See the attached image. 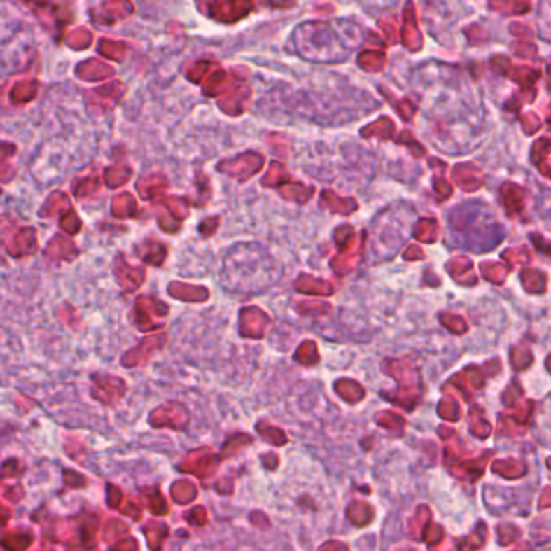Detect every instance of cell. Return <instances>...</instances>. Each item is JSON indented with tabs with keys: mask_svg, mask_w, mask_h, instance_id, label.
I'll list each match as a JSON object with an SVG mask.
<instances>
[{
	"mask_svg": "<svg viewBox=\"0 0 551 551\" xmlns=\"http://www.w3.org/2000/svg\"><path fill=\"white\" fill-rule=\"evenodd\" d=\"M215 65H217V62L209 60V59L191 62V64H186L185 67H183V75L186 76V80L190 83H194V85L201 86L202 81L206 80L209 73L214 70Z\"/></svg>",
	"mask_w": 551,
	"mask_h": 551,
	"instance_id": "obj_35",
	"label": "cell"
},
{
	"mask_svg": "<svg viewBox=\"0 0 551 551\" xmlns=\"http://www.w3.org/2000/svg\"><path fill=\"white\" fill-rule=\"evenodd\" d=\"M133 175H134L133 167L128 164H123V162H118V164L109 165L104 169L102 180H104V185H106L109 190H117V188L127 185L131 178H133Z\"/></svg>",
	"mask_w": 551,
	"mask_h": 551,
	"instance_id": "obj_28",
	"label": "cell"
},
{
	"mask_svg": "<svg viewBox=\"0 0 551 551\" xmlns=\"http://www.w3.org/2000/svg\"><path fill=\"white\" fill-rule=\"evenodd\" d=\"M170 307L169 304L162 301L160 298L144 295L138 296L133 306V314H131V320H133L134 327L141 330V332H149V330H155L162 327L160 319H165L169 316Z\"/></svg>",
	"mask_w": 551,
	"mask_h": 551,
	"instance_id": "obj_8",
	"label": "cell"
},
{
	"mask_svg": "<svg viewBox=\"0 0 551 551\" xmlns=\"http://www.w3.org/2000/svg\"><path fill=\"white\" fill-rule=\"evenodd\" d=\"M295 290L298 293H301V295L328 298L337 293V286H335V283L330 280H323V278H317L314 275L301 274L295 281Z\"/></svg>",
	"mask_w": 551,
	"mask_h": 551,
	"instance_id": "obj_19",
	"label": "cell"
},
{
	"mask_svg": "<svg viewBox=\"0 0 551 551\" xmlns=\"http://www.w3.org/2000/svg\"><path fill=\"white\" fill-rule=\"evenodd\" d=\"M128 44L125 41L112 39V38H101L97 44V52L99 55H102L104 59L112 60V62H120L125 60V57L128 54Z\"/></svg>",
	"mask_w": 551,
	"mask_h": 551,
	"instance_id": "obj_32",
	"label": "cell"
},
{
	"mask_svg": "<svg viewBox=\"0 0 551 551\" xmlns=\"http://www.w3.org/2000/svg\"><path fill=\"white\" fill-rule=\"evenodd\" d=\"M490 8H495V10H498V12H501L503 15H522L524 12H529L530 4H524V2H512V4L491 2Z\"/></svg>",
	"mask_w": 551,
	"mask_h": 551,
	"instance_id": "obj_48",
	"label": "cell"
},
{
	"mask_svg": "<svg viewBox=\"0 0 551 551\" xmlns=\"http://www.w3.org/2000/svg\"><path fill=\"white\" fill-rule=\"evenodd\" d=\"M220 227V217L218 215H211V217L204 218L201 223H199V235H201L202 239L212 238V236L217 233V230Z\"/></svg>",
	"mask_w": 551,
	"mask_h": 551,
	"instance_id": "obj_49",
	"label": "cell"
},
{
	"mask_svg": "<svg viewBox=\"0 0 551 551\" xmlns=\"http://www.w3.org/2000/svg\"><path fill=\"white\" fill-rule=\"evenodd\" d=\"M25 7L31 8L44 25H52L57 33H60L67 25L71 23L73 12L68 5L64 4H46V2H36V4H25Z\"/></svg>",
	"mask_w": 551,
	"mask_h": 551,
	"instance_id": "obj_12",
	"label": "cell"
},
{
	"mask_svg": "<svg viewBox=\"0 0 551 551\" xmlns=\"http://www.w3.org/2000/svg\"><path fill=\"white\" fill-rule=\"evenodd\" d=\"M501 197L509 215H517L524 209V190L514 183H505L501 186Z\"/></svg>",
	"mask_w": 551,
	"mask_h": 551,
	"instance_id": "obj_34",
	"label": "cell"
},
{
	"mask_svg": "<svg viewBox=\"0 0 551 551\" xmlns=\"http://www.w3.org/2000/svg\"><path fill=\"white\" fill-rule=\"evenodd\" d=\"M197 10L212 22L220 25H235L248 18L256 10V4L249 0H206L197 2Z\"/></svg>",
	"mask_w": 551,
	"mask_h": 551,
	"instance_id": "obj_4",
	"label": "cell"
},
{
	"mask_svg": "<svg viewBox=\"0 0 551 551\" xmlns=\"http://www.w3.org/2000/svg\"><path fill=\"white\" fill-rule=\"evenodd\" d=\"M480 270L484 274L485 280L495 283V285H503L506 281L509 269L498 262H482Z\"/></svg>",
	"mask_w": 551,
	"mask_h": 551,
	"instance_id": "obj_45",
	"label": "cell"
},
{
	"mask_svg": "<svg viewBox=\"0 0 551 551\" xmlns=\"http://www.w3.org/2000/svg\"><path fill=\"white\" fill-rule=\"evenodd\" d=\"M293 38L299 55L309 60H325L323 54L338 52V38L327 23L307 22L299 25Z\"/></svg>",
	"mask_w": 551,
	"mask_h": 551,
	"instance_id": "obj_2",
	"label": "cell"
},
{
	"mask_svg": "<svg viewBox=\"0 0 551 551\" xmlns=\"http://www.w3.org/2000/svg\"><path fill=\"white\" fill-rule=\"evenodd\" d=\"M332 311V304L322 299H301L296 302V312L306 317H320Z\"/></svg>",
	"mask_w": 551,
	"mask_h": 551,
	"instance_id": "obj_39",
	"label": "cell"
},
{
	"mask_svg": "<svg viewBox=\"0 0 551 551\" xmlns=\"http://www.w3.org/2000/svg\"><path fill=\"white\" fill-rule=\"evenodd\" d=\"M382 92L383 96H385L388 101L391 102L393 109L396 110L398 113H400V117L404 120V122H409V120H412V115L416 113L417 106H414L412 102H409L407 99H404V101H398V99H393V96L390 92H388V89L382 88Z\"/></svg>",
	"mask_w": 551,
	"mask_h": 551,
	"instance_id": "obj_47",
	"label": "cell"
},
{
	"mask_svg": "<svg viewBox=\"0 0 551 551\" xmlns=\"http://www.w3.org/2000/svg\"><path fill=\"white\" fill-rule=\"evenodd\" d=\"M521 280L524 283V288L529 293H543L547 290V275L542 270L535 269H526L522 270Z\"/></svg>",
	"mask_w": 551,
	"mask_h": 551,
	"instance_id": "obj_41",
	"label": "cell"
},
{
	"mask_svg": "<svg viewBox=\"0 0 551 551\" xmlns=\"http://www.w3.org/2000/svg\"><path fill=\"white\" fill-rule=\"evenodd\" d=\"M191 207L202 209L212 199V183L206 173L197 172L194 176V196H185Z\"/></svg>",
	"mask_w": 551,
	"mask_h": 551,
	"instance_id": "obj_31",
	"label": "cell"
},
{
	"mask_svg": "<svg viewBox=\"0 0 551 551\" xmlns=\"http://www.w3.org/2000/svg\"><path fill=\"white\" fill-rule=\"evenodd\" d=\"M243 80V78H236L235 73L227 71L225 68L217 64L214 67V70L209 73L206 80L202 81V94L207 97H222L225 92L236 83Z\"/></svg>",
	"mask_w": 551,
	"mask_h": 551,
	"instance_id": "obj_16",
	"label": "cell"
},
{
	"mask_svg": "<svg viewBox=\"0 0 551 551\" xmlns=\"http://www.w3.org/2000/svg\"><path fill=\"white\" fill-rule=\"evenodd\" d=\"M414 238L421 243H435L438 238V223L435 218H422L414 228Z\"/></svg>",
	"mask_w": 551,
	"mask_h": 551,
	"instance_id": "obj_42",
	"label": "cell"
},
{
	"mask_svg": "<svg viewBox=\"0 0 551 551\" xmlns=\"http://www.w3.org/2000/svg\"><path fill=\"white\" fill-rule=\"evenodd\" d=\"M15 152H17V146L12 144V143H7V141H4L2 143V173H0V178H2V183L4 185H7L15 178L17 175V170H15V167H12L8 164L10 159H13L15 157Z\"/></svg>",
	"mask_w": 551,
	"mask_h": 551,
	"instance_id": "obj_44",
	"label": "cell"
},
{
	"mask_svg": "<svg viewBox=\"0 0 551 551\" xmlns=\"http://www.w3.org/2000/svg\"><path fill=\"white\" fill-rule=\"evenodd\" d=\"M403 44L411 52H417L422 47V34L419 31L417 18L414 13V5L407 4L404 8V25H403Z\"/></svg>",
	"mask_w": 551,
	"mask_h": 551,
	"instance_id": "obj_24",
	"label": "cell"
},
{
	"mask_svg": "<svg viewBox=\"0 0 551 551\" xmlns=\"http://www.w3.org/2000/svg\"><path fill=\"white\" fill-rule=\"evenodd\" d=\"M453 178L464 191H477L484 185V173L474 164H459L453 169Z\"/></svg>",
	"mask_w": 551,
	"mask_h": 551,
	"instance_id": "obj_26",
	"label": "cell"
},
{
	"mask_svg": "<svg viewBox=\"0 0 551 551\" xmlns=\"http://www.w3.org/2000/svg\"><path fill=\"white\" fill-rule=\"evenodd\" d=\"M380 25H382V28L385 29V33H386L388 44L396 43V31H395V26H393L391 20H382Z\"/></svg>",
	"mask_w": 551,
	"mask_h": 551,
	"instance_id": "obj_59",
	"label": "cell"
},
{
	"mask_svg": "<svg viewBox=\"0 0 551 551\" xmlns=\"http://www.w3.org/2000/svg\"><path fill=\"white\" fill-rule=\"evenodd\" d=\"M280 265L265 248L257 243L236 244L225 256L222 280L236 293H260L280 278Z\"/></svg>",
	"mask_w": 551,
	"mask_h": 551,
	"instance_id": "obj_1",
	"label": "cell"
},
{
	"mask_svg": "<svg viewBox=\"0 0 551 551\" xmlns=\"http://www.w3.org/2000/svg\"><path fill=\"white\" fill-rule=\"evenodd\" d=\"M272 319L260 307L248 306L239 312V332L249 338H262L269 328Z\"/></svg>",
	"mask_w": 551,
	"mask_h": 551,
	"instance_id": "obj_14",
	"label": "cell"
},
{
	"mask_svg": "<svg viewBox=\"0 0 551 551\" xmlns=\"http://www.w3.org/2000/svg\"><path fill=\"white\" fill-rule=\"evenodd\" d=\"M134 13V5L131 2H101L89 8V18L97 28H113L123 20Z\"/></svg>",
	"mask_w": 551,
	"mask_h": 551,
	"instance_id": "obj_10",
	"label": "cell"
},
{
	"mask_svg": "<svg viewBox=\"0 0 551 551\" xmlns=\"http://www.w3.org/2000/svg\"><path fill=\"white\" fill-rule=\"evenodd\" d=\"M249 99V86L238 81L218 99V109L222 110L225 115H230V117H241V115L246 112V109H248Z\"/></svg>",
	"mask_w": 551,
	"mask_h": 551,
	"instance_id": "obj_15",
	"label": "cell"
},
{
	"mask_svg": "<svg viewBox=\"0 0 551 551\" xmlns=\"http://www.w3.org/2000/svg\"><path fill=\"white\" fill-rule=\"evenodd\" d=\"M511 33L514 36H517V38H522V36H532V31H530L529 28H522V25H519V23L511 25Z\"/></svg>",
	"mask_w": 551,
	"mask_h": 551,
	"instance_id": "obj_61",
	"label": "cell"
},
{
	"mask_svg": "<svg viewBox=\"0 0 551 551\" xmlns=\"http://www.w3.org/2000/svg\"><path fill=\"white\" fill-rule=\"evenodd\" d=\"M167 190H169V180L162 172H151L136 181V191L139 193L141 199L151 204L164 197Z\"/></svg>",
	"mask_w": 551,
	"mask_h": 551,
	"instance_id": "obj_17",
	"label": "cell"
},
{
	"mask_svg": "<svg viewBox=\"0 0 551 551\" xmlns=\"http://www.w3.org/2000/svg\"><path fill=\"white\" fill-rule=\"evenodd\" d=\"M71 199L65 191H52L49 196H47L46 201L43 202V206L39 207L38 215L41 218H50L55 217V215H60L67 212L68 209H71Z\"/></svg>",
	"mask_w": 551,
	"mask_h": 551,
	"instance_id": "obj_27",
	"label": "cell"
},
{
	"mask_svg": "<svg viewBox=\"0 0 551 551\" xmlns=\"http://www.w3.org/2000/svg\"><path fill=\"white\" fill-rule=\"evenodd\" d=\"M530 239H532V243L535 244V248H537L540 253L551 256V243L543 238L542 235L538 233H532L530 235Z\"/></svg>",
	"mask_w": 551,
	"mask_h": 551,
	"instance_id": "obj_58",
	"label": "cell"
},
{
	"mask_svg": "<svg viewBox=\"0 0 551 551\" xmlns=\"http://www.w3.org/2000/svg\"><path fill=\"white\" fill-rule=\"evenodd\" d=\"M503 259L509 262V269L514 264H521V262H529L530 260V253L526 248H519V249H506L505 253L501 254Z\"/></svg>",
	"mask_w": 551,
	"mask_h": 551,
	"instance_id": "obj_51",
	"label": "cell"
},
{
	"mask_svg": "<svg viewBox=\"0 0 551 551\" xmlns=\"http://www.w3.org/2000/svg\"><path fill=\"white\" fill-rule=\"evenodd\" d=\"M136 253L144 264L152 267H162L169 257V244L157 238H146L139 246H136Z\"/></svg>",
	"mask_w": 551,
	"mask_h": 551,
	"instance_id": "obj_20",
	"label": "cell"
},
{
	"mask_svg": "<svg viewBox=\"0 0 551 551\" xmlns=\"http://www.w3.org/2000/svg\"><path fill=\"white\" fill-rule=\"evenodd\" d=\"M319 206L330 214L343 215V217L353 215L359 209L358 201L354 197H341L332 190H323L320 193Z\"/></svg>",
	"mask_w": 551,
	"mask_h": 551,
	"instance_id": "obj_22",
	"label": "cell"
},
{
	"mask_svg": "<svg viewBox=\"0 0 551 551\" xmlns=\"http://www.w3.org/2000/svg\"><path fill=\"white\" fill-rule=\"evenodd\" d=\"M333 239L343 254L356 253V232L351 225H341L335 230Z\"/></svg>",
	"mask_w": 551,
	"mask_h": 551,
	"instance_id": "obj_40",
	"label": "cell"
},
{
	"mask_svg": "<svg viewBox=\"0 0 551 551\" xmlns=\"http://www.w3.org/2000/svg\"><path fill=\"white\" fill-rule=\"evenodd\" d=\"M101 186H102V181H101V178H99L96 170L86 173V175L78 176L71 181L73 196H75L78 201H83V199L91 197V196H94V194H97L99 190H101Z\"/></svg>",
	"mask_w": 551,
	"mask_h": 551,
	"instance_id": "obj_29",
	"label": "cell"
},
{
	"mask_svg": "<svg viewBox=\"0 0 551 551\" xmlns=\"http://www.w3.org/2000/svg\"><path fill=\"white\" fill-rule=\"evenodd\" d=\"M398 143L404 144V146H409V148H411V151H412L414 157H424L425 154H427V151H425L424 146L419 144L417 141L412 138V134L409 133V131H403L400 138H398Z\"/></svg>",
	"mask_w": 551,
	"mask_h": 551,
	"instance_id": "obj_53",
	"label": "cell"
},
{
	"mask_svg": "<svg viewBox=\"0 0 551 551\" xmlns=\"http://www.w3.org/2000/svg\"><path fill=\"white\" fill-rule=\"evenodd\" d=\"M4 249L13 259H25L38 253L39 239L34 227H18L12 223V230L2 227Z\"/></svg>",
	"mask_w": 551,
	"mask_h": 551,
	"instance_id": "obj_9",
	"label": "cell"
},
{
	"mask_svg": "<svg viewBox=\"0 0 551 551\" xmlns=\"http://www.w3.org/2000/svg\"><path fill=\"white\" fill-rule=\"evenodd\" d=\"M508 76L516 83H519V85L522 86V91L530 92L532 96H535L533 85L540 76L538 70H533V68L530 67H512L511 70L508 71Z\"/></svg>",
	"mask_w": 551,
	"mask_h": 551,
	"instance_id": "obj_36",
	"label": "cell"
},
{
	"mask_svg": "<svg viewBox=\"0 0 551 551\" xmlns=\"http://www.w3.org/2000/svg\"><path fill=\"white\" fill-rule=\"evenodd\" d=\"M59 228L68 236H76L83 230V220L78 212L75 211V207L68 209L67 212H64L59 217Z\"/></svg>",
	"mask_w": 551,
	"mask_h": 551,
	"instance_id": "obj_43",
	"label": "cell"
},
{
	"mask_svg": "<svg viewBox=\"0 0 551 551\" xmlns=\"http://www.w3.org/2000/svg\"><path fill=\"white\" fill-rule=\"evenodd\" d=\"M395 122L390 117H382L379 120H375L374 123L367 125L361 130V136L364 139H372V138H379V139H391L395 136Z\"/></svg>",
	"mask_w": 551,
	"mask_h": 551,
	"instance_id": "obj_33",
	"label": "cell"
},
{
	"mask_svg": "<svg viewBox=\"0 0 551 551\" xmlns=\"http://www.w3.org/2000/svg\"><path fill=\"white\" fill-rule=\"evenodd\" d=\"M548 123H550V125H551V117H550V118H548Z\"/></svg>",
	"mask_w": 551,
	"mask_h": 551,
	"instance_id": "obj_64",
	"label": "cell"
},
{
	"mask_svg": "<svg viewBox=\"0 0 551 551\" xmlns=\"http://www.w3.org/2000/svg\"><path fill=\"white\" fill-rule=\"evenodd\" d=\"M521 122H522V127H524V130H526L527 134H533L535 131H538L540 127H542V122H540V118L535 113L524 115V117L521 118Z\"/></svg>",
	"mask_w": 551,
	"mask_h": 551,
	"instance_id": "obj_55",
	"label": "cell"
},
{
	"mask_svg": "<svg viewBox=\"0 0 551 551\" xmlns=\"http://www.w3.org/2000/svg\"><path fill=\"white\" fill-rule=\"evenodd\" d=\"M46 260L52 265L64 264V262H73L80 256V249L64 233H57L49 239V243L43 251Z\"/></svg>",
	"mask_w": 551,
	"mask_h": 551,
	"instance_id": "obj_13",
	"label": "cell"
},
{
	"mask_svg": "<svg viewBox=\"0 0 551 551\" xmlns=\"http://www.w3.org/2000/svg\"><path fill=\"white\" fill-rule=\"evenodd\" d=\"M125 92H127V89H125L123 83L112 80L102 86L85 89L83 99H85L89 113L94 115V117H99V115H107L112 112L123 99Z\"/></svg>",
	"mask_w": 551,
	"mask_h": 551,
	"instance_id": "obj_7",
	"label": "cell"
},
{
	"mask_svg": "<svg viewBox=\"0 0 551 551\" xmlns=\"http://www.w3.org/2000/svg\"><path fill=\"white\" fill-rule=\"evenodd\" d=\"M113 277L117 280V285L122 288L125 293H134L138 291L143 283L148 278V270L143 265H131L128 260L125 259L122 253L115 256L112 264Z\"/></svg>",
	"mask_w": 551,
	"mask_h": 551,
	"instance_id": "obj_11",
	"label": "cell"
},
{
	"mask_svg": "<svg viewBox=\"0 0 551 551\" xmlns=\"http://www.w3.org/2000/svg\"><path fill=\"white\" fill-rule=\"evenodd\" d=\"M39 88L41 85L36 78H29V80L25 78V80L15 81L8 91L10 102H12V106H26L38 97Z\"/></svg>",
	"mask_w": 551,
	"mask_h": 551,
	"instance_id": "obj_25",
	"label": "cell"
},
{
	"mask_svg": "<svg viewBox=\"0 0 551 551\" xmlns=\"http://www.w3.org/2000/svg\"><path fill=\"white\" fill-rule=\"evenodd\" d=\"M94 34L92 31H89L85 26H80V28L73 29L68 33L64 38V43L67 47H70L71 50H86L92 46Z\"/></svg>",
	"mask_w": 551,
	"mask_h": 551,
	"instance_id": "obj_37",
	"label": "cell"
},
{
	"mask_svg": "<svg viewBox=\"0 0 551 551\" xmlns=\"http://www.w3.org/2000/svg\"><path fill=\"white\" fill-rule=\"evenodd\" d=\"M514 50H516L517 57H524V59H529V60L537 59V47L529 43H517L516 47H514Z\"/></svg>",
	"mask_w": 551,
	"mask_h": 551,
	"instance_id": "obj_56",
	"label": "cell"
},
{
	"mask_svg": "<svg viewBox=\"0 0 551 551\" xmlns=\"http://www.w3.org/2000/svg\"><path fill=\"white\" fill-rule=\"evenodd\" d=\"M110 214H112V217L117 220L138 218L141 214V209L133 194L128 191H123L120 194H115L112 197V202H110Z\"/></svg>",
	"mask_w": 551,
	"mask_h": 551,
	"instance_id": "obj_23",
	"label": "cell"
},
{
	"mask_svg": "<svg viewBox=\"0 0 551 551\" xmlns=\"http://www.w3.org/2000/svg\"><path fill=\"white\" fill-rule=\"evenodd\" d=\"M480 29H482L480 26H477V25H475V26H472V31H480ZM475 36H477V34H470V36H469L472 43H474V41H475ZM480 36H482V38H485V33H480Z\"/></svg>",
	"mask_w": 551,
	"mask_h": 551,
	"instance_id": "obj_62",
	"label": "cell"
},
{
	"mask_svg": "<svg viewBox=\"0 0 551 551\" xmlns=\"http://www.w3.org/2000/svg\"><path fill=\"white\" fill-rule=\"evenodd\" d=\"M260 186L267 190H275L283 201L298 204V206H306L316 193L314 186L304 185L302 181L293 178L285 164L278 160H274L269 165V170L260 178Z\"/></svg>",
	"mask_w": 551,
	"mask_h": 551,
	"instance_id": "obj_3",
	"label": "cell"
},
{
	"mask_svg": "<svg viewBox=\"0 0 551 551\" xmlns=\"http://www.w3.org/2000/svg\"><path fill=\"white\" fill-rule=\"evenodd\" d=\"M157 209V223L162 232L169 235H176L180 232L185 220L190 217V202L186 197L165 194L164 197L152 202Z\"/></svg>",
	"mask_w": 551,
	"mask_h": 551,
	"instance_id": "obj_5",
	"label": "cell"
},
{
	"mask_svg": "<svg viewBox=\"0 0 551 551\" xmlns=\"http://www.w3.org/2000/svg\"><path fill=\"white\" fill-rule=\"evenodd\" d=\"M167 293L176 301L183 302H206L211 298V290L204 285H191L185 281H172L169 283Z\"/></svg>",
	"mask_w": 551,
	"mask_h": 551,
	"instance_id": "obj_18",
	"label": "cell"
},
{
	"mask_svg": "<svg viewBox=\"0 0 551 551\" xmlns=\"http://www.w3.org/2000/svg\"><path fill=\"white\" fill-rule=\"evenodd\" d=\"M446 269H448L449 275L461 285L474 286L477 283V277L474 275V264L467 257H456V259L449 260L446 264Z\"/></svg>",
	"mask_w": 551,
	"mask_h": 551,
	"instance_id": "obj_30",
	"label": "cell"
},
{
	"mask_svg": "<svg viewBox=\"0 0 551 551\" xmlns=\"http://www.w3.org/2000/svg\"><path fill=\"white\" fill-rule=\"evenodd\" d=\"M550 151H551V139L540 138L532 148V160L537 165H542L543 159L548 155Z\"/></svg>",
	"mask_w": 551,
	"mask_h": 551,
	"instance_id": "obj_50",
	"label": "cell"
},
{
	"mask_svg": "<svg viewBox=\"0 0 551 551\" xmlns=\"http://www.w3.org/2000/svg\"><path fill=\"white\" fill-rule=\"evenodd\" d=\"M115 68L112 65H107L106 62L99 60V59H88L83 60L75 68V75L76 78H80L81 81H102L109 80V78L115 76Z\"/></svg>",
	"mask_w": 551,
	"mask_h": 551,
	"instance_id": "obj_21",
	"label": "cell"
},
{
	"mask_svg": "<svg viewBox=\"0 0 551 551\" xmlns=\"http://www.w3.org/2000/svg\"><path fill=\"white\" fill-rule=\"evenodd\" d=\"M440 320H442L443 325H446V327H448L451 332H454V333H464L467 330V325H466L464 320L458 316H453V314H449V312L442 314V316H440Z\"/></svg>",
	"mask_w": 551,
	"mask_h": 551,
	"instance_id": "obj_52",
	"label": "cell"
},
{
	"mask_svg": "<svg viewBox=\"0 0 551 551\" xmlns=\"http://www.w3.org/2000/svg\"><path fill=\"white\" fill-rule=\"evenodd\" d=\"M548 73L551 75V59H550V62H548Z\"/></svg>",
	"mask_w": 551,
	"mask_h": 551,
	"instance_id": "obj_63",
	"label": "cell"
},
{
	"mask_svg": "<svg viewBox=\"0 0 551 551\" xmlns=\"http://www.w3.org/2000/svg\"><path fill=\"white\" fill-rule=\"evenodd\" d=\"M433 190H435V194H437V199L440 202L445 201V199H448L451 194H453V186H451L448 181L443 180V178H440V176H437L433 180Z\"/></svg>",
	"mask_w": 551,
	"mask_h": 551,
	"instance_id": "obj_54",
	"label": "cell"
},
{
	"mask_svg": "<svg viewBox=\"0 0 551 551\" xmlns=\"http://www.w3.org/2000/svg\"><path fill=\"white\" fill-rule=\"evenodd\" d=\"M386 57L385 52L382 50H364L358 55V65L364 71L379 73L385 68Z\"/></svg>",
	"mask_w": 551,
	"mask_h": 551,
	"instance_id": "obj_38",
	"label": "cell"
},
{
	"mask_svg": "<svg viewBox=\"0 0 551 551\" xmlns=\"http://www.w3.org/2000/svg\"><path fill=\"white\" fill-rule=\"evenodd\" d=\"M422 257H425L424 251L419 248V246H414V244L409 246L406 253H404V259L406 260H419V259H422Z\"/></svg>",
	"mask_w": 551,
	"mask_h": 551,
	"instance_id": "obj_60",
	"label": "cell"
},
{
	"mask_svg": "<svg viewBox=\"0 0 551 551\" xmlns=\"http://www.w3.org/2000/svg\"><path fill=\"white\" fill-rule=\"evenodd\" d=\"M490 65H491L493 70L498 71V73H501V75H508V71L512 68L511 62H509V59L505 55L493 57V59L490 60Z\"/></svg>",
	"mask_w": 551,
	"mask_h": 551,
	"instance_id": "obj_57",
	"label": "cell"
},
{
	"mask_svg": "<svg viewBox=\"0 0 551 551\" xmlns=\"http://www.w3.org/2000/svg\"><path fill=\"white\" fill-rule=\"evenodd\" d=\"M359 257H361V251H358V253L337 256V257H333L332 262H330V267H332V270L335 272V274L346 275V274H349L351 270H354V267L358 265V262H359Z\"/></svg>",
	"mask_w": 551,
	"mask_h": 551,
	"instance_id": "obj_46",
	"label": "cell"
},
{
	"mask_svg": "<svg viewBox=\"0 0 551 551\" xmlns=\"http://www.w3.org/2000/svg\"><path fill=\"white\" fill-rule=\"evenodd\" d=\"M265 165V157L260 152L256 151H246L235 157H228V159L220 160L215 165V170L222 175L233 178L238 183H246L251 178L256 176Z\"/></svg>",
	"mask_w": 551,
	"mask_h": 551,
	"instance_id": "obj_6",
	"label": "cell"
}]
</instances>
